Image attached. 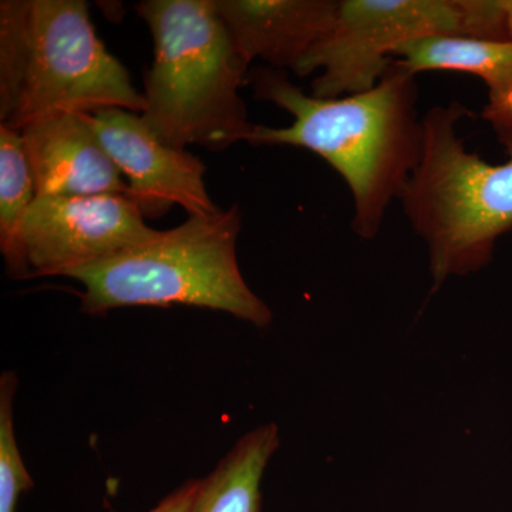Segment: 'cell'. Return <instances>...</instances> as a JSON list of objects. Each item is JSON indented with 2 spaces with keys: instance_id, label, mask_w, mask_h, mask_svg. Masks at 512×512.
<instances>
[{
  "instance_id": "1",
  "label": "cell",
  "mask_w": 512,
  "mask_h": 512,
  "mask_svg": "<svg viewBox=\"0 0 512 512\" xmlns=\"http://www.w3.org/2000/svg\"><path fill=\"white\" fill-rule=\"evenodd\" d=\"M256 99L271 101L293 117L289 127L254 126L252 146L306 148L345 180L353 202V231L379 234L390 202L409 183L423 154L416 74L394 60L376 87L335 99L303 93L285 72L256 67L248 74Z\"/></svg>"
},
{
  "instance_id": "2",
  "label": "cell",
  "mask_w": 512,
  "mask_h": 512,
  "mask_svg": "<svg viewBox=\"0 0 512 512\" xmlns=\"http://www.w3.org/2000/svg\"><path fill=\"white\" fill-rule=\"evenodd\" d=\"M136 10L154 40L143 119L167 146L222 151L247 141L255 124L239 90L247 60L215 0H143Z\"/></svg>"
},
{
  "instance_id": "3",
  "label": "cell",
  "mask_w": 512,
  "mask_h": 512,
  "mask_svg": "<svg viewBox=\"0 0 512 512\" xmlns=\"http://www.w3.org/2000/svg\"><path fill=\"white\" fill-rule=\"evenodd\" d=\"M238 205L187 221L160 237L104 261L80 266L67 278L83 285L86 315L127 306H195L229 313L258 328L271 325V309L239 271Z\"/></svg>"
},
{
  "instance_id": "4",
  "label": "cell",
  "mask_w": 512,
  "mask_h": 512,
  "mask_svg": "<svg viewBox=\"0 0 512 512\" xmlns=\"http://www.w3.org/2000/svg\"><path fill=\"white\" fill-rule=\"evenodd\" d=\"M470 111L451 101L423 116V154L400 201L429 248L433 291L451 275L488 264L495 241L512 229V136L501 138L510 160L490 164L467 151L457 124Z\"/></svg>"
},
{
  "instance_id": "5",
  "label": "cell",
  "mask_w": 512,
  "mask_h": 512,
  "mask_svg": "<svg viewBox=\"0 0 512 512\" xmlns=\"http://www.w3.org/2000/svg\"><path fill=\"white\" fill-rule=\"evenodd\" d=\"M30 60L15 114L8 126L59 113L121 109L144 113L146 100L126 67L96 35L83 0H30Z\"/></svg>"
},
{
  "instance_id": "6",
  "label": "cell",
  "mask_w": 512,
  "mask_h": 512,
  "mask_svg": "<svg viewBox=\"0 0 512 512\" xmlns=\"http://www.w3.org/2000/svg\"><path fill=\"white\" fill-rule=\"evenodd\" d=\"M476 15L474 0H339L335 25L293 72H320L316 97L367 92L390 69L397 47L427 36L477 37Z\"/></svg>"
},
{
  "instance_id": "7",
  "label": "cell",
  "mask_w": 512,
  "mask_h": 512,
  "mask_svg": "<svg viewBox=\"0 0 512 512\" xmlns=\"http://www.w3.org/2000/svg\"><path fill=\"white\" fill-rule=\"evenodd\" d=\"M160 234L126 194L37 197L25 225L29 279L64 276Z\"/></svg>"
},
{
  "instance_id": "8",
  "label": "cell",
  "mask_w": 512,
  "mask_h": 512,
  "mask_svg": "<svg viewBox=\"0 0 512 512\" xmlns=\"http://www.w3.org/2000/svg\"><path fill=\"white\" fill-rule=\"evenodd\" d=\"M82 114L127 178L128 197L144 218H161L174 205L183 207L188 215L220 211L208 195L200 158L164 144L143 116L121 109Z\"/></svg>"
},
{
  "instance_id": "9",
  "label": "cell",
  "mask_w": 512,
  "mask_h": 512,
  "mask_svg": "<svg viewBox=\"0 0 512 512\" xmlns=\"http://www.w3.org/2000/svg\"><path fill=\"white\" fill-rule=\"evenodd\" d=\"M19 131L37 197L128 195L127 181L82 113L47 114Z\"/></svg>"
},
{
  "instance_id": "10",
  "label": "cell",
  "mask_w": 512,
  "mask_h": 512,
  "mask_svg": "<svg viewBox=\"0 0 512 512\" xmlns=\"http://www.w3.org/2000/svg\"><path fill=\"white\" fill-rule=\"evenodd\" d=\"M218 13L242 57L275 70H295L328 35L339 0H215Z\"/></svg>"
},
{
  "instance_id": "11",
  "label": "cell",
  "mask_w": 512,
  "mask_h": 512,
  "mask_svg": "<svg viewBox=\"0 0 512 512\" xmlns=\"http://www.w3.org/2000/svg\"><path fill=\"white\" fill-rule=\"evenodd\" d=\"M279 447V429L269 423L248 431L207 477L190 512H261V481Z\"/></svg>"
},
{
  "instance_id": "12",
  "label": "cell",
  "mask_w": 512,
  "mask_h": 512,
  "mask_svg": "<svg viewBox=\"0 0 512 512\" xmlns=\"http://www.w3.org/2000/svg\"><path fill=\"white\" fill-rule=\"evenodd\" d=\"M394 55L410 73L451 70L480 77L490 99L512 92V42L466 36H427L397 47Z\"/></svg>"
},
{
  "instance_id": "13",
  "label": "cell",
  "mask_w": 512,
  "mask_h": 512,
  "mask_svg": "<svg viewBox=\"0 0 512 512\" xmlns=\"http://www.w3.org/2000/svg\"><path fill=\"white\" fill-rule=\"evenodd\" d=\"M36 198L22 134L0 124V252L6 274L13 281L29 279L25 225Z\"/></svg>"
},
{
  "instance_id": "14",
  "label": "cell",
  "mask_w": 512,
  "mask_h": 512,
  "mask_svg": "<svg viewBox=\"0 0 512 512\" xmlns=\"http://www.w3.org/2000/svg\"><path fill=\"white\" fill-rule=\"evenodd\" d=\"M30 0L0 2V123L18 107L30 60Z\"/></svg>"
},
{
  "instance_id": "15",
  "label": "cell",
  "mask_w": 512,
  "mask_h": 512,
  "mask_svg": "<svg viewBox=\"0 0 512 512\" xmlns=\"http://www.w3.org/2000/svg\"><path fill=\"white\" fill-rule=\"evenodd\" d=\"M18 376L3 372L0 377V512H16L20 497L32 490L33 480L20 454L13 421V400Z\"/></svg>"
},
{
  "instance_id": "16",
  "label": "cell",
  "mask_w": 512,
  "mask_h": 512,
  "mask_svg": "<svg viewBox=\"0 0 512 512\" xmlns=\"http://www.w3.org/2000/svg\"><path fill=\"white\" fill-rule=\"evenodd\" d=\"M483 117L493 126L498 140L512 136V92L490 99Z\"/></svg>"
},
{
  "instance_id": "17",
  "label": "cell",
  "mask_w": 512,
  "mask_h": 512,
  "mask_svg": "<svg viewBox=\"0 0 512 512\" xmlns=\"http://www.w3.org/2000/svg\"><path fill=\"white\" fill-rule=\"evenodd\" d=\"M201 480H188L168 494L148 512H190L192 503L200 490Z\"/></svg>"
},
{
  "instance_id": "18",
  "label": "cell",
  "mask_w": 512,
  "mask_h": 512,
  "mask_svg": "<svg viewBox=\"0 0 512 512\" xmlns=\"http://www.w3.org/2000/svg\"><path fill=\"white\" fill-rule=\"evenodd\" d=\"M505 10H507L508 30L512 40V0H504Z\"/></svg>"
}]
</instances>
